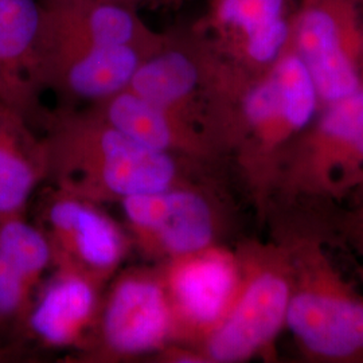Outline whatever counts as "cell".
Returning a JSON list of instances; mask_svg holds the SVG:
<instances>
[{"label":"cell","instance_id":"1","mask_svg":"<svg viewBox=\"0 0 363 363\" xmlns=\"http://www.w3.org/2000/svg\"><path fill=\"white\" fill-rule=\"evenodd\" d=\"M42 127L46 182L101 205H117L208 175L214 164L152 150L117 130L91 106L48 113Z\"/></svg>","mask_w":363,"mask_h":363},{"label":"cell","instance_id":"2","mask_svg":"<svg viewBox=\"0 0 363 363\" xmlns=\"http://www.w3.org/2000/svg\"><path fill=\"white\" fill-rule=\"evenodd\" d=\"M320 108L311 76L291 45L265 73L234 79L218 144L222 155L233 159L261 216L281 156Z\"/></svg>","mask_w":363,"mask_h":363},{"label":"cell","instance_id":"3","mask_svg":"<svg viewBox=\"0 0 363 363\" xmlns=\"http://www.w3.org/2000/svg\"><path fill=\"white\" fill-rule=\"evenodd\" d=\"M291 298L286 327L301 355L318 363H363V295L346 281L319 235L284 229Z\"/></svg>","mask_w":363,"mask_h":363},{"label":"cell","instance_id":"4","mask_svg":"<svg viewBox=\"0 0 363 363\" xmlns=\"http://www.w3.org/2000/svg\"><path fill=\"white\" fill-rule=\"evenodd\" d=\"M363 182V86L322 106L311 125L288 145L273 177L268 208L333 203Z\"/></svg>","mask_w":363,"mask_h":363},{"label":"cell","instance_id":"5","mask_svg":"<svg viewBox=\"0 0 363 363\" xmlns=\"http://www.w3.org/2000/svg\"><path fill=\"white\" fill-rule=\"evenodd\" d=\"M241 281L228 313L196 349L201 363H241L271 350L286 327L292 286L289 252L281 240L235 247Z\"/></svg>","mask_w":363,"mask_h":363},{"label":"cell","instance_id":"6","mask_svg":"<svg viewBox=\"0 0 363 363\" xmlns=\"http://www.w3.org/2000/svg\"><path fill=\"white\" fill-rule=\"evenodd\" d=\"M133 250L151 264L223 244L230 210L211 174L117 203Z\"/></svg>","mask_w":363,"mask_h":363},{"label":"cell","instance_id":"7","mask_svg":"<svg viewBox=\"0 0 363 363\" xmlns=\"http://www.w3.org/2000/svg\"><path fill=\"white\" fill-rule=\"evenodd\" d=\"M174 345V318L157 264L121 268L105 288L96 325L77 357L124 362Z\"/></svg>","mask_w":363,"mask_h":363},{"label":"cell","instance_id":"8","mask_svg":"<svg viewBox=\"0 0 363 363\" xmlns=\"http://www.w3.org/2000/svg\"><path fill=\"white\" fill-rule=\"evenodd\" d=\"M226 77L228 66L191 27L175 28L166 31L162 46L144 61L127 89L194 123L217 145L216 121Z\"/></svg>","mask_w":363,"mask_h":363},{"label":"cell","instance_id":"9","mask_svg":"<svg viewBox=\"0 0 363 363\" xmlns=\"http://www.w3.org/2000/svg\"><path fill=\"white\" fill-rule=\"evenodd\" d=\"M39 196L35 222L49 240L52 268L82 273L108 286L133 252L124 223L104 205L52 184Z\"/></svg>","mask_w":363,"mask_h":363},{"label":"cell","instance_id":"10","mask_svg":"<svg viewBox=\"0 0 363 363\" xmlns=\"http://www.w3.org/2000/svg\"><path fill=\"white\" fill-rule=\"evenodd\" d=\"M363 0H298L291 46L307 67L320 105L363 86Z\"/></svg>","mask_w":363,"mask_h":363},{"label":"cell","instance_id":"11","mask_svg":"<svg viewBox=\"0 0 363 363\" xmlns=\"http://www.w3.org/2000/svg\"><path fill=\"white\" fill-rule=\"evenodd\" d=\"M298 0H208L191 28L225 65L265 73L291 45Z\"/></svg>","mask_w":363,"mask_h":363},{"label":"cell","instance_id":"12","mask_svg":"<svg viewBox=\"0 0 363 363\" xmlns=\"http://www.w3.org/2000/svg\"><path fill=\"white\" fill-rule=\"evenodd\" d=\"M174 318V345L196 350L237 295L241 264L225 244L159 262ZM199 357V355H198Z\"/></svg>","mask_w":363,"mask_h":363},{"label":"cell","instance_id":"13","mask_svg":"<svg viewBox=\"0 0 363 363\" xmlns=\"http://www.w3.org/2000/svg\"><path fill=\"white\" fill-rule=\"evenodd\" d=\"M152 52L66 35L46 26L43 21V86L45 91H54L69 105L97 104L127 89L139 67Z\"/></svg>","mask_w":363,"mask_h":363},{"label":"cell","instance_id":"14","mask_svg":"<svg viewBox=\"0 0 363 363\" xmlns=\"http://www.w3.org/2000/svg\"><path fill=\"white\" fill-rule=\"evenodd\" d=\"M105 288L82 273L52 268L35 289L19 327L42 347L78 352L96 325Z\"/></svg>","mask_w":363,"mask_h":363},{"label":"cell","instance_id":"15","mask_svg":"<svg viewBox=\"0 0 363 363\" xmlns=\"http://www.w3.org/2000/svg\"><path fill=\"white\" fill-rule=\"evenodd\" d=\"M40 0H0V104L43 125Z\"/></svg>","mask_w":363,"mask_h":363},{"label":"cell","instance_id":"16","mask_svg":"<svg viewBox=\"0 0 363 363\" xmlns=\"http://www.w3.org/2000/svg\"><path fill=\"white\" fill-rule=\"evenodd\" d=\"M89 106L117 130L156 151L214 164L222 159L205 130L130 89Z\"/></svg>","mask_w":363,"mask_h":363},{"label":"cell","instance_id":"17","mask_svg":"<svg viewBox=\"0 0 363 363\" xmlns=\"http://www.w3.org/2000/svg\"><path fill=\"white\" fill-rule=\"evenodd\" d=\"M52 269V247L38 223L26 213H0V331L19 325Z\"/></svg>","mask_w":363,"mask_h":363},{"label":"cell","instance_id":"18","mask_svg":"<svg viewBox=\"0 0 363 363\" xmlns=\"http://www.w3.org/2000/svg\"><path fill=\"white\" fill-rule=\"evenodd\" d=\"M46 26L66 35L108 46L155 52L166 38L144 22L135 9L111 0H40Z\"/></svg>","mask_w":363,"mask_h":363},{"label":"cell","instance_id":"19","mask_svg":"<svg viewBox=\"0 0 363 363\" xmlns=\"http://www.w3.org/2000/svg\"><path fill=\"white\" fill-rule=\"evenodd\" d=\"M46 179L42 136L25 117L0 104V213H26L31 196Z\"/></svg>","mask_w":363,"mask_h":363},{"label":"cell","instance_id":"20","mask_svg":"<svg viewBox=\"0 0 363 363\" xmlns=\"http://www.w3.org/2000/svg\"><path fill=\"white\" fill-rule=\"evenodd\" d=\"M346 242L363 257V216L349 211L339 223Z\"/></svg>","mask_w":363,"mask_h":363},{"label":"cell","instance_id":"21","mask_svg":"<svg viewBox=\"0 0 363 363\" xmlns=\"http://www.w3.org/2000/svg\"><path fill=\"white\" fill-rule=\"evenodd\" d=\"M351 196H354V199H355V206L350 211L363 216V182L354 190Z\"/></svg>","mask_w":363,"mask_h":363},{"label":"cell","instance_id":"22","mask_svg":"<svg viewBox=\"0 0 363 363\" xmlns=\"http://www.w3.org/2000/svg\"><path fill=\"white\" fill-rule=\"evenodd\" d=\"M111 1H117V3H124L132 6L135 9H143V7H154V0H111Z\"/></svg>","mask_w":363,"mask_h":363},{"label":"cell","instance_id":"23","mask_svg":"<svg viewBox=\"0 0 363 363\" xmlns=\"http://www.w3.org/2000/svg\"><path fill=\"white\" fill-rule=\"evenodd\" d=\"M190 0H156L155 7H175Z\"/></svg>","mask_w":363,"mask_h":363},{"label":"cell","instance_id":"24","mask_svg":"<svg viewBox=\"0 0 363 363\" xmlns=\"http://www.w3.org/2000/svg\"><path fill=\"white\" fill-rule=\"evenodd\" d=\"M361 74L363 79V13H362V38H361Z\"/></svg>","mask_w":363,"mask_h":363},{"label":"cell","instance_id":"25","mask_svg":"<svg viewBox=\"0 0 363 363\" xmlns=\"http://www.w3.org/2000/svg\"><path fill=\"white\" fill-rule=\"evenodd\" d=\"M3 355H4V354H3V351L0 350V357H3Z\"/></svg>","mask_w":363,"mask_h":363},{"label":"cell","instance_id":"26","mask_svg":"<svg viewBox=\"0 0 363 363\" xmlns=\"http://www.w3.org/2000/svg\"><path fill=\"white\" fill-rule=\"evenodd\" d=\"M156 0H154V7H155Z\"/></svg>","mask_w":363,"mask_h":363}]
</instances>
